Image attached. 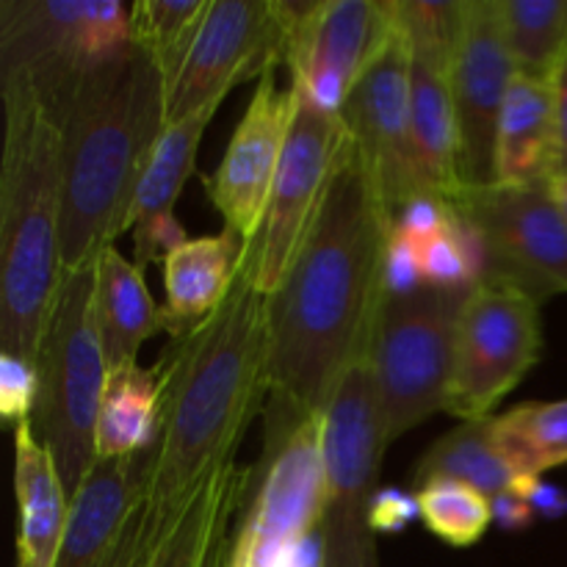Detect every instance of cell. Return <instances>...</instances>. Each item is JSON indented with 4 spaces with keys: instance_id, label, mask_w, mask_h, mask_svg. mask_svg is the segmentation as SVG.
I'll return each mask as SVG.
<instances>
[{
    "instance_id": "obj_1",
    "label": "cell",
    "mask_w": 567,
    "mask_h": 567,
    "mask_svg": "<svg viewBox=\"0 0 567 567\" xmlns=\"http://www.w3.org/2000/svg\"><path fill=\"white\" fill-rule=\"evenodd\" d=\"M391 230V208L347 133L302 249L266 297V424L324 413L343 374L369 352Z\"/></svg>"
},
{
    "instance_id": "obj_2",
    "label": "cell",
    "mask_w": 567,
    "mask_h": 567,
    "mask_svg": "<svg viewBox=\"0 0 567 567\" xmlns=\"http://www.w3.org/2000/svg\"><path fill=\"white\" fill-rule=\"evenodd\" d=\"M169 352L175 374L144 487L161 520L175 518L199 482L236 457L249 421L266 408L269 305L247 255L221 308L194 332L172 338Z\"/></svg>"
},
{
    "instance_id": "obj_3",
    "label": "cell",
    "mask_w": 567,
    "mask_h": 567,
    "mask_svg": "<svg viewBox=\"0 0 567 567\" xmlns=\"http://www.w3.org/2000/svg\"><path fill=\"white\" fill-rule=\"evenodd\" d=\"M59 127L61 271H78L131 230L144 164L166 127L164 72L131 42L92 66Z\"/></svg>"
},
{
    "instance_id": "obj_4",
    "label": "cell",
    "mask_w": 567,
    "mask_h": 567,
    "mask_svg": "<svg viewBox=\"0 0 567 567\" xmlns=\"http://www.w3.org/2000/svg\"><path fill=\"white\" fill-rule=\"evenodd\" d=\"M0 352L37 363L61 286V127L22 78H3Z\"/></svg>"
},
{
    "instance_id": "obj_5",
    "label": "cell",
    "mask_w": 567,
    "mask_h": 567,
    "mask_svg": "<svg viewBox=\"0 0 567 567\" xmlns=\"http://www.w3.org/2000/svg\"><path fill=\"white\" fill-rule=\"evenodd\" d=\"M33 435L53 457L70 502L97 465V415L109 363L94 313V266L64 271L37 358Z\"/></svg>"
},
{
    "instance_id": "obj_6",
    "label": "cell",
    "mask_w": 567,
    "mask_h": 567,
    "mask_svg": "<svg viewBox=\"0 0 567 567\" xmlns=\"http://www.w3.org/2000/svg\"><path fill=\"white\" fill-rule=\"evenodd\" d=\"M468 293L421 288L410 297H382L369 360L388 446L449 410L460 310Z\"/></svg>"
},
{
    "instance_id": "obj_7",
    "label": "cell",
    "mask_w": 567,
    "mask_h": 567,
    "mask_svg": "<svg viewBox=\"0 0 567 567\" xmlns=\"http://www.w3.org/2000/svg\"><path fill=\"white\" fill-rule=\"evenodd\" d=\"M131 44V9L120 0H3L0 75L22 78L55 125L83 78Z\"/></svg>"
},
{
    "instance_id": "obj_8",
    "label": "cell",
    "mask_w": 567,
    "mask_h": 567,
    "mask_svg": "<svg viewBox=\"0 0 567 567\" xmlns=\"http://www.w3.org/2000/svg\"><path fill=\"white\" fill-rule=\"evenodd\" d=\"M388 441L369 352L343 374L324 410V567H380L371 502Z\"/></svg>"
},
{
    "instance_id": "obj_9",
    "label": "cell",
    "mask_w": 567,
    "mask_h": 567,
    "mask_svg": "<svg viewBox=\"0 0 567 567\" xmlns=\"http://www.w3.org/2000/svg\"><path fill=\"white\" fill-rule=\"evenodd\" d=\"M288 39L286 0H210L166 86V125L221 105L233 86L286 64Z\"/></svg>"
},
{
    "instance_id": "obj_10",
    "label": "cell",
    "mask_w": 567,
    "mask_h": 567,
    "mask_svg": "<svg viewBox=\"0 0 567 567\" xmlns=\"http://www.w3.org/2000/svg\"><path fill=\"white\" fill-rule=\"evenodd\" d=\"M452 205L485 238L487 271L482 282L520 288L540 305L567 293V219L551 181L463 188Z\"/></svg>"
},
{
    "instance_id": "obj_11",
    "label": "cell",
    "mask_w": 567,
    "mask_h": 567,
    "mask_svg": "<svg viewBox=\"0 0 567 567\" xmlns=\"http://www.w3.org/2000/svg\"><path fill=\"white\" fill-rule=\"evenodd\" d=\"M540 349V302L504 282H480L460 310L446 413L460 421L491 419V410L535 369Z\"/></svg>"
},
{
    "instance_id": "obj_12",
    "label": "cell",
    "mask_w": 567,
    "mask_h": 567,
    "mask_svg": "<svg viewBox=\"0 0 567 567\" xmlns=\"http://www.w3.org/2000/svg\"><path fill=\"white\" fill-rule=\"evenodd\" d=\"M343 142H347V127L341 114H330L297 92V109H293L269 208L258 238L247 249L255 286L266 297L280 288L282 277L288 275L293 258L302 249Z\"/></svg>"
},
{
    "instance_id": "obj_13",
    "label": "cell",
    "mask_w": 567,
    "mask_h": 567,
    "mask_svg": "<svg viewBox=\"0 0 567 567\" xmlns=\"http://www.w3.org/2000/svg\"><path fill=\"white\" fill-rule=\"evenodd\" d=\"M288 72L299 94L341 114L349 92L391 33L385 0H286Z\"/></svg>"
},
{
    "instance_id": "obj_14",
    "label": "cell",
    "mask_w": 567,
    "mask_h": 567,
    "mask_svg": "<svg viewBox=\"0 0 567 567\" xmlns=\"http://www.w3.org/2000/svg\"><path fill=\"white\" fill-rule=\"evenodd\" d=\"M518 75L498 0H468V20L452 64V97L465 188L496 183V138L509 83Z\"/></svg>"
},
{
    "instance_id": "obj_15",
    "label": "cell",
    "mask_w": 567,
    "mask_h": 567,
    "mask_svg": "<svg viewBox=\"0 0 567 567\" xmlns=\"http://www.w3.org/2000/svg\"><path fill=\"white\" fill-rule=\"evenodd\" d=\"M410 64L408 39L391 20V33L341 109L343 127L393 216L415 199L410 181Z\"/></svg>"
},
{
    "instance_id": "obj_16",
    "label": "cell",
    "mask_w": 567,
    "mask_h": 567,
    "mask_svg": "<svg viewBox=\"0 0 567 567\" xmlns=\"http://www.w3.org/2000/svg\"><path fill=\"white\" fill-rule=\"evenodd\" d=\"M297 109V89H280L275 72H266L249 97L230 144L214 175L205 177V194L221 214L225 227L247 244L258 238L280 172L282 150Z\"/></svg>"
},
{
    "instance_id": "obj_17",
    "label": "cell",
    "mask_w": 567,
    "mask_h": 567,
    "mask_svg": "<svg viewBox=\"0 0 567 567\" xmlns=\"http://www.w3.org/2000/svg\"><path fill=\"white\" fill-rule=\"evenodd\" d=\"M216 109L219 105H210L186 120L166 125L144 164L131 216L133 252H136L133 264L142 271L158 260L164 264L181 244L188 241L181 219L175 216V203L192 177L199 142Z\"/></svg>"
},
{
    "instance_id": "obj_18",
    "label": "cell",
    "mask_w": 567,
    "mask_h": 567,
    "mask_svg": "<svg viewBox=\"0 0 567 567\" xmlns=\"http://www.w3.org/2000/svg\"><path fill=\"white\" fill-rule=\"evenodd\" d=\"M410 181L415 197H441L446 203L465 188L452 70L419 53L410 64Z\"/></svg>"
},
{
    "instance_id": "obj_19",
    "label": "cell",
    "mask_w": 567,
    "mask_h": 567,
    "mask_svg": "<svg viewBox=\"0 0 567 567\" xmlns=\"http://www.w3.org/2000/svg\"><path fill=\"white\" fill-rule=\"evenodd\" d=\"M153 452L97 460L70 504L55 567H103L150 480Z\"/></svg>"
},
{
    "instance_id": "obj_20",
    "label": "cell",
    "mask_w": 567,
    "mask_h": 567,
    "mask_svg": "<svg viewBox=\"0 0 567 567\" xmlns=\"http://www.w3.org/2000/svg\"><path fill=\"white\" fill-rule=\"evenodd\" d=\"M249 482L252 468H241L236 457L216 465L166 526L144 567H225Z\"/></svg>"
},
{
    "instance_id": "obj_21",
    "label": "cell",
    "mask_w": 567,
    "mask_h": 567,
    "mask_svg": "<svg viewBox=\"0 0 567 567\" xmlns=\"http://www.w3.org/2000/svg\"><path fill=\"white\" fill-rule=\"evenodd\" d=\"M249 244L225 227L219 236L188 238L164 260V330L183 338L203 327L233 291Z\"/></svg>"
},
{
    "instance_id": "obj_22",
    "label": "cell",
    "mask_w": 567,
    "mask_h": 567,
    "mask_svg": "<svg viewBox=\"0 0 567 567\" xmlns=\"http://www.w3.org/2000/svg\"><path fill=\"white\" fill-rule=\"evenodd\" d=\"M175 358L169 347L150 369L138 363L109 371L97 415V460H120L147 454L158 446L164 430Z\"/></svg>"
},
{
    "instance_id": "obj_23",
    "label": "cell",
    "mask_w": 567,
    "mask_h": 567,
    "mask_svg": "<svg viewBox=\"0 0 567 567\" xmlns=\"http://www.w3.org/2000/svg\"><path fill=\"white\" fill-rule=\"evenodd\" d=\"M14 496L17 567H55L72 502L31 421L14 430Z\"/></svg>"
},
{
    "instance_id": "obj_24",
    "label": "cell",
    "mask_w": 567,
    "mask_h": 567,
    "mask_svg": "<svg viewBox=\"0 0 567 567\" xmlns=\"http://www.w3.org/2000/svg\"><path fill=\"white\" fill-rule=\"evenodd\" d=\"M94 313L109 371L136 363L142 343L164 330L144 271L116 247L103 249L94 264Z\"/></svg>"
},
{
    "instance_id": "obj_25",
    "label": "cell",
    "mask_w": 567,
    "mask_h": 567,
    "mask_svg": "<svg viewBox=\"0 0 567 567\" xmlns=\"http://www.w3.org/2000/svg\"><path fill=\"white\" fill-rule=\"evenodd\" d=\"M554 175V94L548 78L518 72L496 138V183L532 186Z\"/></svg>"
},
{
    "instance_id": "obj_26",
    "label": "cell",
    "mask_w": 567,
    "mask_h": 567,
    "mask_svg": "<svg viewBox=\"0 0 567 567\" xmlns=\"http://www.w3.org/2000/svg\"><path fill=\"white\" fill-rule=\"evenodd\" d=\"M435 480L463 482L485 493L487 498H496L502 493H513L520 476L504 463L493 443V419H476L460 421L419 460L413 474L415 487H424L426 482Z\"/></svg>"
},
{
    "instance_id": "obj_27",
    "label": "cell",
    "mask_w": 567,
    "mask_h": 567,
    "mask_svg": "<svg viewBox=\"0 0 567 567\" xmlns=\"http://www.w3.org/2000/svg\"><path fill=\"white\" fill-rule=\"evenodd\" d=\"M493 443L518 476H543L567 463V399L526 402L493 419Z\"/></svg>"
},
{
    "instance_id": "obj_28",
    "label": "cell",
    "mask_w": 567,
    "mask_h": 567,
    "mask_svg": "<svg viewBox=\"0 0 567 567\" xmlns=\"http://www.w3.org/2000/svg\"><path fill=\"white\" fill-rule=\"evenodd\" d=\"M515 66L551 78L567 48V0H498Z\"/></svg>"
},
{
    "instance_id": "obj_29",
    "label": "cell",
    "mask_w": 567,
    "mask_h": 567,
    "mask_svg": "<svg viewBox=\"0 0 567 567\" xmlns=\"http://www.w3.org/2000/svg\"><path fill=\"white\" fill-rule=\"evenodd\" d=\"M210 0H138L131 6V42L138 44L164 72L175 78Z\"/></svg>"
},
{
    "instance_id": "obj_30",
    "label": "cell",
    "mask_w": 567,
    "mask_h": 567,
    "mask_svg": "<svg viewBox=\"0 0 567 567\" xmlns=\"http://www.w3.org/2000/svg\"><path fill=\"white\" fill-rule=\"evenodd\" d=\"M426 529L454 548H471L493 524L491 498L463 482L435 480L415 491Z\"/></svg>"
},
{
    "instance_id": "obj_31",
    "label": "cell",
    "mask_w": 567,
    "mask_h": 567,
    "mask_svg": "<svg viewBox=\"0 0 567 567\" xmlns=\"http://www.w3.org/2000/svg\"><path fill=\"white\" fill-rule=\"evenodd\" d=\"M388 11L413 53L452 70L468 20V0H388Z\"/></svg>"
},
{
    "instance_id": "obj_32",
    "label": "cell",
    "mask_w": 567,
    "mask_h": 567,
    "mask_svg": "<svg viewBox=\"0 0 567 567\" xmlns=\"http://www.w3.org/2000/svg\"><path fill=\"white\" fill-rule=\"evenodd\" d=\"M419 249L426 288H437V291H474L480 286L463 244L454 236V227H449L443 236L421 244Z\"/></svg>"
},
{
    "instance_id": "obj_33",
    "label": "cell",
    "mask_w": 567,
    "mask_h": 567,
    "mask_svg": "<svg viewBox=\"0 0 567 567\" xmlns=\"http://www.w3.org/2000/svg\"><path fill=\"white\" fill-rule=\"evenodd\" d=\"M39 396L37 363L17 354L0 352V415L17 430L33 419Z\"/></svg>"
},
{
    "instance_id": "obj_34",
    "label": "cell",
    "mask_w": 567,
    "mask_h": 567,
    "mask_svg": "<svg viewBox=\"0 0 567 567\" xmlns=\"http://www.w3.org/2000/svg\"><path fill=\"white\" fill-rule=\"evenodd\" d=\"M452 203H446L441 197H415L404 208L396 210V216H393V233L413 241L415 247H421V244L443 236L452 227Z\"/></svg>"
},
{
    "instance_id": "obj_35",
    "label": "cell",
    "mask_w": 567,
    "mask_h": 567,
    "mask_svg": "<svg viewBox=\"0 0 567 567\" xmlns=\"http://www.w3.org/2000/svg\"><path fill=\"white\" fill-rule=\"evenodd\" d=\"M421 288H426L424 271H421V249L391 230L385 264H382V297H410Z\"/></svg>"
},
{
    "instance_id": "obj_36",
    "label": "cell",
    "mask_w": 567,
    "mask_h": 567,
    "mask_svg": "<svg viewBox=\"0 0 567 567\" xmlns=\"http://www.w3.org/2000/svg\"><path fill=\"white\" fill-rule=\"evenodd\" d=\"M421 518L419 496L402 487H380L371 502V529L374 535H402Z\"/></svg>"
},
{
    "instance_id": "obj_37",
    "label": "cell",
    "mask_w": 567,
    "mask_h": 567,
    "mask_svg": "<svg viewBox=\"0 0 567 567\" xmlns=\"http://www.w3.org/2000/svg\"><path fill=\"white\" fill-rule=\"evenodd\" d=\"M551 94H554V175L551 181L567 175V48L563 59L557 61L551 72Z\"/></svg>"
},
{
    "instance_id": "obj_38",
    "label": "cell",
    "mask_w": 567,
    "mask_h": 567,
    "mask_svg": "<svg viewBox=\"0 0 567 567\" xmlns=\"http://www.w3.org/2000/svg\"><path fill=\"white\" fill-rule=\"evenodd\" d=\"M513 493L529 504L537 518L554 520L567 515V493L551 482H543V476H520Z\"/></svg>"
},
{
    "instance_id": "obj_39",
    "label": "cell",
    "mask_w": 567,
    "mask_h": 567,
    "mask_svg": "<svg viewBox=\"0 0 567 567\" xmlns=\"http://www.w3.org/2000/svg\"><path fill=\"white\" fill-rule=\"evenodd\" d=\"M493 507V524L504 532H526L529 526H535L537 515L532 513L529 504L524 502L515 493H502V496L491 498Z\"/></svg>"
},
{
    "instance_id": "obj_40",
    "label": "cell",
    "mask_w": 567,
    "mask_h": 567,
    "mask_svg": "<svg viewBox=\"0 0 567 567\" xmlns=\"http://www.w3.org/2000/svg\"><path fill=\"white\" fill-rule=\"evenodd\" d=\"M551 188H554V197H557L559 208H563V214L567 219V175L557 177V181H551Z\"/></svg>"
}]
</instances>
